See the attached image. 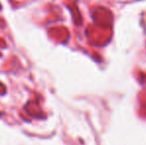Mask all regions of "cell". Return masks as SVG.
<instances>
[]
</instances>
